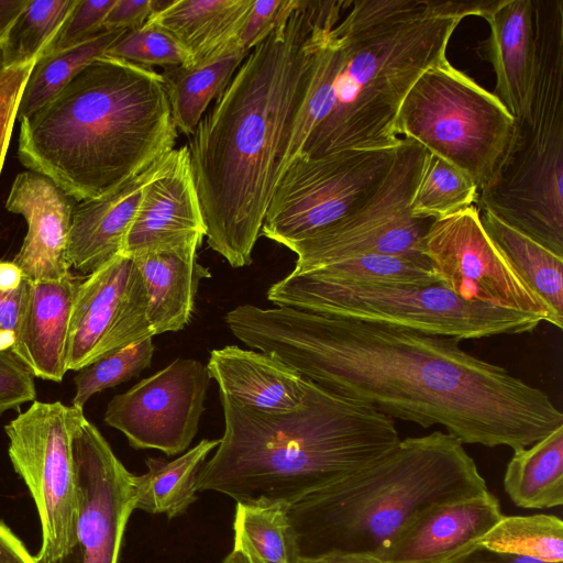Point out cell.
<instances>
[{
  "label": "cell",
  "mask_w": 563,
  "mask_h": 563,
  "mask_svg": "<svg viewBox=\"0 0 563 563\" xmlns=\"http://www.w3.org/2000/svg\"><path fill=\"white\" fill-rule=\"evenodd\" d=\"M36 389L31 369L12 350L0 351V416L34 401Z\"/></svg>",
  "instance_id": "ab89813d"
},
{
  "label": "cell",
  "mask_w": 563,
  "mask_h": 563,
  "mask_svg": "<svg viewBox=\"0 0 563 563\" xmlns=\"http://www.w3.org/2000/svg\"><path fill=\"white\" fill-rule=\"evenodd\" d=\"M487 235L523 283L563 322V256L484 210L479 214Z\"/></svg>",
  "instance_id": "83f0119b"
},
{
  "label": "cell",
  "mask_w": 563,
  "mask_h": 563,
  "mask_svg": "<svg viewBox=\"0 0 563 563\" xmlns=\"http://www.w3.org/2000/svg\"><path fill=\"white\" fill-rule=\"evenodd\" d=\"M441 563H548L532 558L497 552L473 543Z\"/></svg>",
  "instance_id": "ee69618b"
},
{
  "label": "cell",
  "mask_w": 563,
  "mask_h": 563,
  "mask_svg": "<svg viewBox=\"0 0 563 563\" xmlns=\"http://www.w3.org/2000/svg\"><path fill=\"white\" fill-rule=\"evenodd\" d=\"M222 563H251L249 559L240 551L232 550Z\"/></svg>",
  "instance_id": "681fc988"
},
{
  "label": "cell",
  "mask_w": 563,
  "mask_h": 563,
  "mask_svg": "<svg viewBox=\"0 0 563 563\" xmlns=\"http://www.w3.org/2000/svg\"><path fill=\"white\" fill-rule=\"evenodd\" d=\"M172 152L113 190L75 203L68 242L71 267L90 275L122 254L144 188L168 165Z\"/></svg>",
  "instance_id": "d6986e66"
},
{
  "label": "cell",
  "mask_w": 563,
  "mask_h": 563,
  "mask_svg": "<svg viewBox=\"0 0 563 563\" xmlns=\"http://www.w3.org/2000/svg\"><path fill=\"white\" fill-rule=\"evenodd\" d=\"M428 151L401 139L391 167L373 196L355 212L287 246L297 255L294 273H307L364 254H388L418 261L433 219L416 218L410 202Z\"/></svg>",
  "instance_id": "7c38bea8"
},
{
  "label": "cell",
  "mask_w": 563,
  "mask_h": 563,
  "mask_svg": "<svg viewBox=\"0 0 563 563\" xmlns=\"http://www.w3.org/2000/svg\"><path fill=\"white\" fill-rule=\"evenodd\" d=\"M423 255L439 283L459 297L534 316L562 329L563 322L493 243L473 205L432 220L424 234Z\"/></svg>",
  "instance_id": "4fadbf2b"
},
{
  "label": "cell",
  "mask_w": 563,
  "mask_h": 563,
  "mask_svg": "<svg viewBox=\"0 0 563 563\" xmlns=\"http://www.w3.org/2000/svg\"><path fill=\"white\" fill-rule=\"evenodd\" d=\"M74 206V199L48 177L29 169L15 176L5 209L26 221L27 232L13 263L30 282L70 275L68 242Z\"/></svg>",
  "instance_id": "ac0fdd59"
},
{
  "label": "cell",
  "mask_w": 563,
  "mask_h": 563,
  "mask_svg": "<svg viewBox=\"0 0 563 563\" xmlns=\"http://www.w3.org/2000/svg\"><path fill=\"white\" fill-rule=\"evenodd\" d=\"M297 0H256L238 37L239 48L250 53L265 41L295 9Z\"/></svg>",
  "instance_id": "60d3db41"
},
{
  "label": "cell",
  "mask_w": 563,
  "mask_h": 563,
  "mask_svg": "<svg viewBox=\"0 0 563 563\" xmlns=\"http://www.w3.org/2000/svg\"><path fill=\"white\" fill-rule=\"evenodd\" d=\"M224 322L245 345L316 385L393 419L444 427L463 444L517 451L563 426L545 391L470 354L455 338L251 303Z\"/></svg>",
  "instance_id": "6da1fadb"
},
{
  "label": "cell",
  "mask_w": 563,
  "mask_h": 563,
  "mask_svg": "<svg viewBox=\"0 0 563 563\" xmlns=\"http://www.w3.org/2000/svg\"><path fill=\"white\" fill-rule=\"evenodd\" d=\"M154 351L153 338H147L118 349L79 369L74 378L71 406L82 409L95 394L137 376L151 365Z\"/></svg>",
  "instance_id": "d590c367"
},
{
  "label": "cell",
  "mask_w": 563,
  "mask_h": 563,
  "mask_svg": "<svg viewBox=\"0 0 563 563\" xmlns=\"http://www.w3.org/2000/svg\"><path fill=\"white\" fill-rule=\"evenodd\" d=\"M504 516L498 498L489 490L437 505L411 521L383 559L388 563H441L476 543Z\"/></svg>",
  "instance_id": "ffe728a7"
},
{
  "label": "cell",
  "mask_w": 563,
  "mask_h": 563,
  "mask_svg": "<svg viewBox=\"0 0 563 563\" xmlns=\"http://www.w3.org/2000/svg\"><path fill=\"white\" fill-rule=\"evenodd\" d=\"M478 190L472 178L433 153H427L410 202L416 218L437 219L472 206Z\"/></svg>",
  "instance_id": "836d02e7"
},
{
  "label": "cell",
  "mask_w": 563,
  "mask_h": 563,
  "mask_svg": "<svg viewBox=\"0 0 563 563\" xmlns=\"http://www.w3.org/2000/svg\"><path fill=\"white\" fill-rule=\"evenodd\" d=\"M153 12L152 0H117L103 22L104 31H128L142 26Z\"/></svg>",
  "instance_id": "b9f144b4"
},
{
  "label": "cell",
  "mask_w": 563,
  "mask_h": 563,
  "mask_svg": "<svg viewBox=\"0 0 563 563\" xmlns=\"http://www.w3.org/2000/svg\"><path fill=\"white\" fill-rule=\"evenodd\" d=\"M460 21L428 0H320L284 172L297 156L396 148L399 107L416 79L446 58Z\"/></svg>",
  "instance_id": "3957f363"
},
{
  "label": "cell",
  "mask_w": 563,
  "mask_h": 563,
  "mask_svg": "<svg viewBox=\"0 0 563 563\" xmlns=\"http://www.w3.org/2000/svg\"><path fill=\"white\" fill-rule=\"evenodd\" d=\"M201 242L132 256L147 294V319L154 335L183 330L190 321L199 282L207 275L197 262Z\"/></svg>",
  "instance_id": "cb8c5ba5"
},
{
  "label": "cell",
  "mask_w": 563,
  "mask_h": 563,
  "mask_svg": "<svg viewBox=\"0 0 563 563\" xmlns=\"http://www.w3.org/2000/svg\"><path fill=\"white\" fill-rule=\"evenodd\" d=\"M320 0H297L239 67L187 145L209 246L234 268L254 245L307 95Z\"/></svg>",
  "instance_id": "7a4b0ae2"
},
{
  "label": "cell",
  "mask_w": 563,
  "mask_h": 563,
  "mask_svg": "<svg viewBox=\"0 0 563 563\" xmlns=\"http://www.w3.org/2000/svg\"><path fill=\"white\" fill-rule=\"evenodd\" d=\"M394 156L395 148L297 156L275 186L261 234L287 247L339 222L373 196Z\"/></svg>",
  "instance_id": "8fae6325"
},
{
  "label": "cell",
  "mask_w": 563,
  "mask_h": 563,
  "mask_svg": "<svg viewBox=\"0 0 563 563\" xmlns=\"http://www.w3.org/2000/svg\"><path fill=\"white\" fill-rule=\"evenodd\" d=\"M20 123L22 165L77 202L113 190L177 139L163 75L107 55Z\"/></svg>",
  "instance_id": "277c9868"
},
{
  "label": "cell",
  "mask_w": 563,
  "mask_h": 563,
  "mask_svg": "<svg viewBox=\"0 0 563 563\" xmlns=\"http://www.w3.org/2000/svg\"><path fill=\"white\" fill-rule=\"evenodd\" d=\"M224 432L198 492L289 507L369 465L400 441L393 418L306 379L302 402L264 412L220 397Z\"/></svg>",
  "instance_id": "5b68a950"
},
{
  "label": "cell",
  "mask_w": 563,
  "mask_h": 563,
  "mask_svg": "<svg viewBox=\"0 0 563 563\" xmlns=\"http://www.w3.org/2000/svg\"><path fill=\"white\" fill-rule=\"evenodd\" d=\"M234 550L251 563H299L297 539L287 507L236 505Z\"/></svg>",
  "instance_id": "f546056e"
},
{
  "label": "cell",
  "mask_w": 563,
  "mask_h": 563,
  "mask_svg": "<svg viewBox=\"0 0 563 563\" xmlns=\"http://www.w3.org/2000/svg\"><path fill=\"white\" fill-rule=\"evenodd\" d=\"M219 442L203 439L173 461L148 457L147 472L133 475L134 508L168 518L184 514L197 499L199 472Z\"/></svg>",
  "instance_id": "484cf974"
},
{
  "label": "cell",
  "mask_w": 563,
  "mask_h": 563,
  "mask_svg": "<svg viewBox=\"0 0 563 563\" xmlns=\"http://www.w3.org/2000/svg\"><path fill=\"white\" fill-rule=\"evenodd\" d=\"M477 543L497 552L563 563V521L547 514L504 516Z\"/></svg>",
  "instance_id": "d6a6232c"
},
{
  "label": "cell",
  "mask_w": 563,
  "mask_h": 563,
  "mask_svg": "<svg viewBox=\"0 0 563 563\" xmlns=\"http://www.w3.org/2000/svg\"><path fill=\"white\" fill-rule=\"evenodd\" d=\"M26 0H0V36Z\"/></svg>",
  "instance_id": "7dc6e473"
},
{
  "label": "cell",
  "mask_w": 563,
  "mask_h": 563,
  "mask_svg": "<svg viewBox=\"0 0 563 563\" xmlns=\"http://www.w3.org/2000/svg\"><path fill=\"white\" fill-rule=\"evenodd\" d=\"M295 274L387 286H428L439 283L428 261L378 253L358 255Z\"/></svg>",
  "instance_id": "e575fe53"
},
{
  "label": "cell",
  "mask_w": 563,
  "mask_h": 563,
  "mask_svg": "<svg viewBox=\"0 0 563 563\" xmlns=\"http://www.w3.org/2000/svg\"><path fill=\"white\" fill-rule=\"evenodd\" d=\"M299 563H388L373 553L331 551L318 556L300 558Z\"/></svg>",
  "instance_id": "bcb514c9"
},
{
  "label": "cell",
  "mask_w": 563,
  "mask_h": 563,
  "mask_svg": "<svg viewBox=\"0 0 563 563\" xmlns=\"http://www.w3.org/2000/svg\"><path fill=\"white\" fill-rule=\"evenodd\" d=\"M75 3L76 0H26L0 36L3 68L37 60Z\"/></svg>",
  "instance_id": "1f68e13d"
},
{
  "label": "cell",
  "mask_w": 563,
  "mask_h": 563,
  "mask_svg": "<svg viewBox=\"0 0 563 563\" xmlns=\"http://www.w3.org/2000/svg\"><path fill=\"white\" fill-rule=\"evenodd\" d=\"M30 295V280L16 288L0 285V331L15 333Z\"/></svg>",
  "instance_id": "7bdbcfd3"
},
{
  "label": "cell",
  "mask_w": 563,
  "mask_h": 563,
  "mask_svg": "<svg viewBox=\"0 0 563 563\" xmlns=\"http://www.w3.org/2000/svg\"><path fill=\"white\" fill-rule=\"evenodd\" d=\"M117 0H76L56 37L43 53L75 46L104 31L103 22Z\"/></svg>",
  "instance_id": "74e56055"
},
{
  "label": "cell",
  "mask_w": 563,
  "mask_h": 563,
  "mask_svg": "<svg viewBox=\"0 0 563 563\" xmlns=\"http://www.w3.org/2000/svg\"><path fill=\"white\" fill-rule=\"evenodd\" d=\"M277 307L380 323L428 334L482 339L531 332L540 318L465 300L440 283L387 286L290 272L267 290Z\"/></svg>",
  "instance_id": "ba28073f"
},
{
  "label": "cell",
  "mask_w": 563,
  "mask_h": 563,
  "mask_svg": "<svg viewBox=\"0 0 563 563\" xmlns=\"http://www.w3.org/2000/svg\"><path fill=\"white\" fill-rule=\"evenodd\" d=\"M250 53L235 47L191 67L167 68L162 74L177 131L191 136L209 104L228 87Z\"/></svg>",
  "instance_id": "f1b7e54d"
},
{
  "label": "cell",
  "mask_w": 563,
  "mask_h": 563,
  "mask_svg": "<svg viewBox=\"0 0 563 563\" xmlns=\"http://www.w3.org/2000/svg\"><path fill=\"white\" fill-rule=\"evenodd\" d=\"M153 336L146 288L131 256L119 254L79 283L69 322L68 371Z\"/></svg>",
  "instance_id": "2e32d148"
},
{
  "label": "cell",
  "mask_w": 563,
  "mask_h": 563,
  "mask_svg": "<svg viewBox=\"0 0 563 563\" xmlns=\"http://www.w3.org/2000/svg\"><path fill=\"white\" fill-rule=\"evenodd\" d=\"M485 19L490 33L477 51L495 70L494 95L516 118L531 91L536 48L533 0H503Z\"/></svg>",
  "instance_id": "603a6c76"
},
{
  "label": "cell",
  "mask_w": 563,
  "mask_h": 563,
  "mask_svg": "<svg viewBox=\"0 0 563 563\" xmlns=\"http://www.w3.org/2000/svg\"><path fill=\"white\" fill-rule=\"evenodd\" d=\"M206 223L187 145L174 148L168 165L144 188L122 254L202 242Z\"/></svg>",
  "instance_id": "e0dca14e"
},
{
  "label": "cell",
  "mask_w": 563,
  "mask_h": 563,
  "mask_svg": "<svg viewBox=\"0 0 563 563\" xmlns=\"http://www.w3.org/2000/svg\"><path fill=\"white\" fill-rule=\"evenodd\" d=\"M104 55L133 64L166 68L191 67L189 53L166 30L147 20L142 26L125 31Z\"/></svg>",
  "instance_id": "8d00e7d4"
},
{
  "label": "cell",
  "mask_w": 563,
  "mask_h": 563,
  "mask_svg": "<svg viewBox=\"0 0 563 563\" xmlns=\"http://www.w3.org/2000/svg\"><path fill=\"white\" fill-rule=\"evenodd\" d=\"M486 490L464 444L437 430L400 440L375 462L306 496L287 512L300 558L347 551L383 559L422 512Z\"/></svg>",
  "instance_id": "8992f818"
},
{
  "label": "cell",
  "mask_w": 563,
  "mask_h": 563,
  "mask_svg": "<svg viewBox=\"0 0 563 563\" xmlns=\"http://www.w3.org/2000/svg\"><path fill=\"white\" fill-rule=\"evenodd\" d=\"M125 31H102L68 48L43 54L25 84L18 110L21 120L46 104L95 58L104 55Z\"/></svg>",
  "instance_id": "4dcf8cb0"
},
{
  "label": "cell",
  "mask_w": 563,
  "mask_h": 563,
  "mask_svg": "<svg viewBox=\"0 0 563 563\" xmlns=\"http://www.w3.org/2000/svg\"><path fill=\"white\" fill-rule=\"evenodd\" d=\"M504 488L520 508L544 509L563 504V426L514 451L506 467Z\"/></svg>",
  "instance_id": "4316f807"
},
{
  "label": "cell",
  "mask_w": 563,
  "mask_h": 563,
  "mask_svg": "<svg viewBox=\"0 0 563 563\" xmlns=\"http://www.w3.org/2000/svg\"><path fill=\"white\" fill-rule=\"evenodd\" d=\"M14 333L0 331V351L12 350Z\"/></svg>",
  "instance_id": "c3c4849f"
},
{
  "label": "cell",
  "mask_w": 563,
  "mask_h": 563,
  "mask_svg": "<svg viewBox=\"0 0 563 563\" xmlns=\"http://www.w3.org/2000/svg\"><path fill=\"white\" fill-rule=\"evenodd\" d=\"M78 285L71 274L58 280L30 282L12 351L35 377L58 383L68 372L69 322Z\"/></svg>",
  "instance_id": "44dd1931"
},
{
  "label": "cell",
  "mask_w": 563,
  "mask_h": 563,
  "mask_svg": "<svg viewBox=\"0 0 563 563\" xmlns=\"http://www.w3.org/2000/svg\"><path fill=\"white\" fill-rule=\"evenodd\" d=\"M533 16L529 100L476 203L563 256V0H533Z\"/></svg>",
  "instance_id": "52a82bcc"
},
{
  "label": "cell",
  "mask_w": 563,
  "mask_h": 563,
  "mask_svg": "<svg viewBox=\"0 0 563 563\" xmlns=\"http://www.w3.org/2000/svg\"><path fill=\"white\" fill-rule=\"evenodd\" d=\"M0 563H37L24 543L0 520Z\"/></svg>",
  "instance_id": "f6af8a7d"
},
{
  "label": "cell",
  "mask_w": 563,
  "mask_h": 563,
  "mask_svg": "<svg viewBox=\"0 0 563 563\" xmlns=\"http://www.w3.org/2000/svg\"><path fill=\"white\" fill-rule=\"evenodd\" d=\"M3 69V64H2V55H1V49H0V70Z\"/></svg>",
  "instance_id": "f907efd6"
},
{
  "label": "cell",
  "mask_w": 563,
  "mask_h": 563,
  "mask_svg": "<svg viewBox=\"0 0 563 563\" xmlns=\"http://www.w3.org/2000/svg\"><path fill=\"white\" fill-rule=\"evenodd\" d=\"M514 117L498 98L445 58L426 69L406 93L397 132L468 175L478 192L507 145Z\"/></svg>",
  "instance_id": "9c48e42d"
},
{
  "label": "cell",
  "mask_w": 563,
  "mask_h": 563,
  "mask_svg": "<svg viewBox=\"0 0 563 563\" xmlns=\"http://www.w3.org/2000/svg\"><path fill=\"white\" fill-rule=\"evenodd\" d=\"M207 371L220 397L264 412H287L303 400L306 378L277 357L236 345L214 349Z\"/></svg>",
  "instance_id": "7402d4cb"
},
{
  "label": "cell",
  "mask_w": 563,
  "mask_h": 563,
  "mask_svg": "<svg viewBox=\"0 0 563 563\" xmlns=\"http://www.w3.org/2000/svg\"><path fill=\"white\" fill-rule=\"evenodd\" d=\"M36 60L0 70V174L27 78Z\"/></svg>",
  "instance_id": "f35d334b"
},
{
  "label": "cell",
  "mask_w": 563,
  "mask_h": 563,
  "mask_svg": "<svg viewBox=\"0 0 563 563\" xmlns=\"http://www.w3.org/2000/svg\"><path fill=\"white\" fill-rule=\"evenodd\" d=\"M78 485L76 543L54 563H118L134 508L133 474L85 415L73 437Z\"/></svg>",
  "instance_id": "9a60e30c"
},
{
  "label": "cell",
  "mask_w": 563,
  "mask_h": 563,
  "mask_svg": "<svg viewBox=\"0 0 563 563\" xmlns=\"http://www.w3.org/2000/svg\"><path fill=\"white\" fill-rule=\"evenodd\" d=\"M82 409L34 400L4 427L8 453L36 506L41 531L37 563H54L76 543L78 485L73 452Z\"/></svg>",
  "instance_id": "30bf717a"
},
{
  "label": "cell",
  "mask_w": 563,
  "mask_h": 563,
  "mask_svg": "<svg viewBox=\"0 0 563 563\" xmlns=\"http://www.w3.org/2000/svg\"><path fill=\"white\" fill-rule=\"evenodd\" d=\"M207 366L176 358L108 404L103 420L134 449L183 453L196 437L210 384Z\"/></svg>",
  "instance_id": "5bb4252c"
},
{
  "label": "cell",
  "mask_w": 563,
  "mask_h": 563,
  "mask_svg": "<svg viewBox=\"0 0 563 563\" xmlns=\"http://www.w3.org/2000/svg\"><path fill=\"white\" fill-rule=\"evenodd\" d=\"M254 0H173L150 21L170 33L192 66L239 47L238 37Z\"/></svg>",
  "instance_id": "d4e9b609"
}]
</instances>
